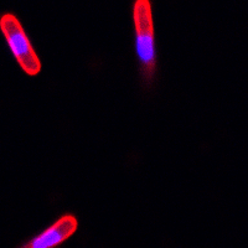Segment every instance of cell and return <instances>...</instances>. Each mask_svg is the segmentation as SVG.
Wrapping results in <instances>:
<instances>
[{
    "label": "cell",
    "mask_w": 248,
    "mask_h": 248,
    "mask_svg": "<svg viewBox=\"0 0 248 248\" xmlns=\"http://www.w3.org/2000/svg\"><path fill=\"white\" fill-rule=\"evenodd\" d=\"M132 19L134 26V52L141 85L145 90H152L158 74V48L152 1L136 0L132 5Z\"/></svg>",
    "instance_id": "cell-1"
},
{
    "label": "cell",
    "mask_w": 248,
    "mask_h": 248,
    "mask_svg": "<svg viewBox=\"0 0 248 248\" xmlns=\"http://www.w3.org/2000/svg\"><path fill=\"white\" fill-rule=\"evenodd\" d=\"M0 30L20 68L29 76H37L43 63L16 15L4 13L0 16Z\"/></svg>",
    "instance_id": "cell-2"
},
{
    "label": "cell",
    "mask_w": 248,
    "mask_h": 248,
    "mask_svg": "<svg viewBox=\"0 0 248 248\" xmlns=\"http://www.w3.org/2000/svg\"><path fill=\"white\" fill-rule=\"evenodd\" d=\"M77 229L78 220L76 215L67 212L19 248H60L76 233Z\"/></svg>",
    "instance_id": "cell-3"
}]
</instances>
